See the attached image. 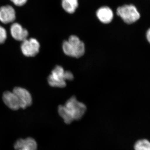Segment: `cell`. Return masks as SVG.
Returning a JSON list of instances; mask_svg holds the SVG:
<instances>
[{"instance_id":"cell-13","label":"cell","mask_w":150,"mask_h":150,"mask_svg":"<svg viewBox=\"0 0 150 150\" xmlns=\"http://www.w3.org/2000/svg\"><path fill=\"white\" fill-rule=\"evenodd\" d=\"M135 150H150V142L146 139L137 141L134 145Z\"/></svg>"},{"instance_id":"cell-6","label":"cell","mask_w":150,"mask_h":150,"mask_svg":"<svg viewBox=\"0 0 150 150\" xmlns=\"http://www.w3.org/2000/svg\"><path fill=\"white\" fill-rule=\"evenodd\" d=\"M14 93L16 94L21 103V108L25 109L32 103V97L28 91L23 88L17 87L13 89Z\"/></svg>"},{"instance_id":"cell-15","label":"cell","mask_w":150,"mask_h":150,"mask_svg":"<svg viewBox=\"0 0 150 150\" xmlns=\"http://www.w3.org/2000/svg\"><path fill=\"white\" fill-rule=\"evenodd\" d=\"M16 6H21L25 4L28 0H10Z\"/></svg>"},{"instance_id":"cell-2","label":"cell","mask_w":150,"mask_h":150,"mask_svg":"<svg viewBox=\"0 0 150 150\" xmlns=\"http://www.w3.org/2000/svg\"><path fill=\"white\" fill-rule=\"evenodd\" d=\"M62 48L67 56L79 58L83 56L85 51L84 43L76 35L70 36L68 40L64 41Z\"/></svg>"},{"instance_id":"cell-16","label":"cell","mask_w":150,"mask_h":150,"mask_svg":"<svg viewBox=\"0 0 150 150\" xmlns=\"http://www.w3.org/2000/svg\"><path fill=\"white\" fill-rule=\"evenodd\" d=\"M147 39L150 43V28L148 30L146 33Z\"/></svg>"},{"instance_id":"cell-5","label":"cell","mask_w":150,"mask_h":150,"mask_svg":"<svg viewBox=\"0 0 150 150\" xmlns=\"http://www.w3.org/2000/svg\"><path fill=\"white\" fill-rule=\"evenodd\" d=\"M40 47V44L38 41L35 38H31L22 41L21 50L24 56L34 57L38 54Z\"/></svg>"},{"instance_id":"cell-8","label":"cell","mask_w":150,"mask_h":150,"mask_svg":"<svg viewBox=\"0 0 150 150\" xmlns=\"http://www.w3.org/2000/svg\"><path fill=\"white\" fill-rule=\"evenodd\" d=\"M3 101L12 110H17L21 108V103L17 96L13 92L6 91L3 94Z\"/></svg>"},{"instance_id":"cell-4","label":"cell","mask_w":150,"mask_h":150,"mask_svg":"<svg viewBox=\"0 0 150 150\" xmlns=\"http://www.w3.org/2000/svg\"><path fill=\"white\" fill-rule=\"evenodd\" d=\"M117 13L127 24L136 22L141 16L137 8L133 5H125L119 7L117 9Z\"/></svg>"},{"instance_id":"cell-9","label":"cell","mask_w":150,"mask_h":150,"mask_svg":"<svg viewBox=\"0 0 150 150\" xmlns=\"http://www.w3.org/2000/svg\"><path fill=\"white\" fill-rule=\"evenodd\" d=\"M11 35L14 39L18 41H23L27 39L28 32L18 23H13L11 25Z\"/></svg>"},{"instance_id":"cell-1","label":"cell","mask_w":150,"mask_h":150,"mask_svg":"<svg viewBox=\"0 0 150 150\" xmlns=\"http://www.w3.org/2000/svg\"><path fill=\"white\" fill-rule=\"evenodd\" d=\"M86 110L85 105L79 102L75 96L71 97L64 105H60L58 108L59 115L67 124H70L74 120L80 119L85 113Z\"/></svg>"},{"instance_id":"cell-7","label":"cell","mask_w":150,"mask_h":150,"mask_svg":"<svg viewBox=\"0 0 150 150\" xmlns=\"http://www.w3.org/2000/svg\"><path fill=\"white\" fill-rule=\"evenodd\" d=\"M16 16L14 9L11 6H3L0 8V21L8 24L14 21Z\"/></svg>"},{"instance_id":"cell-12","label":"cell","mask_w":150,"mask_h":150,"mask_svg":"<svg viewBox=\"0 0 150 150\" xmlns=\"http://www.w3.org/2000/svg\"><path fill=\"white\" fill-rule=\"evenodd\" d=\"M62 6L67 12L74 13L78 6V0H62Z\"/></svg>"},{"instance_id":"cell-11","label":"cell","mask_w":150,"mask_h":150,"mask_svg":"<svg viewBox=\"0 0 150 150\" xmlns=\"http://www.w3.org/2000/svg\"><path fill=\"white\" fill-rule=\"evenodd\" d=\"M96 15L100 21L105 24L110 23L113 17L112 10L107 6L102 7L98 9L97 11Z\"/></svg>"},{"instance_id":"cell-14","label":"cell","mask_w":150,"mask_h":150,"mask_svg":"<svg viewBox=\"0 0 150 150\" xmlns=\"http://www.w3.org/2000/svg\"><path fill=\"white\" fill-rule=\"evenodd\" d=\"M7 35L6 29L0 25V44L4 43L7 38Z\"/></svg>"},{"instance_id":"cell-3","label":"cell","mask_w":150,"mask_h":150,"mask_svg":"<svg viewBox=\"0 0 150 150\" xmlns=\"http://www.w3.org/2000/svg\"><path fill=\"white\" fill-rule=\"evenodd\" d=\"M74 75L69 71H65L63 67L57 66L48 76V83L54 87L64 88L67 86L66 81L72 80Z\"/></svg>"},{"instance_id":"cell-10","label":"cell","mask_w":150,"mask_h":150,"mask_svg":"<svg viewBox=\"0 0 150 150\" xmlns=\"http://www.w3.org/2000/svg\"><path fill=\"white\" fill-rule=\"evenodd\" d=\"M14 148L16 150H36L37 145L33 139L28 138L25 139H20L17 141Z\"/></svg>"}]
</instances>
